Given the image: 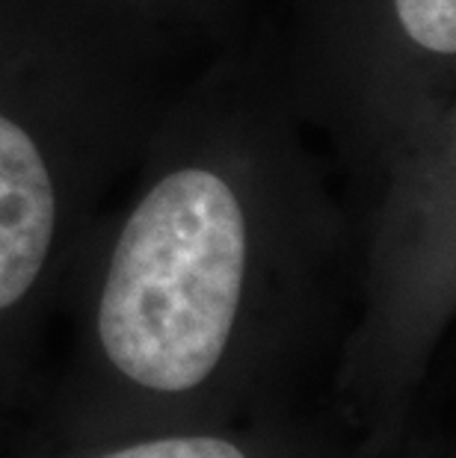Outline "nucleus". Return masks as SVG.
<instances>
[{
    "label": "nucleus",
    "mask_w": 456,
    "mask_h": 458,
    "mask_svg": "<svg viewBox=\"0 0 456 458\" xmlns=\"http://www.w3.org/2000/svg\"><path fill=\"white\" fill-rule=\"evenodd\" d=\"M255 281V233L235 187L205 165L163 174L125 219L95 293L107 396L56 444L228 426L219 391L235 382Z\"/></svg>",
    "instance_id": "nucleus-1"
},
{
    "label": "nucleus",
    "mask_w": 456,
    "mask_h": 458,
    "mask_svg": "<svg viewBox=\"0 0 456 458\" xmlns=\"http://www.w3.org/2000/svg\"><path fill=\"white\" fill-rule=\"evenodd\" d=\"M60 201L39 145L0 113V319L22 314L51 267Z\"/></svg>",
    "instance_id": "nucleus-2"
},
{
    "label": "nucleus",
    "mask_w": 456,
    "mask_h": 458,
    "mask_svg": "<svg viewBox=\"0 0 456 458\" xmlns=\"http://www.w3.org/2000/svg\"><path fill=\"white\" fill-rule=\"evenodd\" d=\"M341 446H323L297 428L258 420L249 426L154 428L45 446V458H332Z\"/></svg>",
    "instance_id": "nucleus-3"
},
{
    "label": "nucleus",
    "mask_w": 456,
    "mask_h": 458,
    "mask_svg": "<svg viewBox=\"0 0 456 458\" xmlns=\"http://www.w3.org/2000/svg\"><path fill=\"white\" fill-rule=\"evenodd\" d=\"M403 33L430 54L456 51V0H394Z\"/></svg>",
    "instance_id": "nucleus-4"
},
{
    "label": "nucleus",
    "mask_w": 456,
    "mask_h": 458,
    "mask_svg": "<svg viewBox=\"0 0 456 458\" xmlns=\"http://www.w3.org/2000/svg\"><path fill=\"white\" fill-rule=\"evenodd\" d=\"M332 458H400V455H397V453H391V455H376V453L358 450V446H353V450H350V446H341V450H338ZM412 458H415V455H412Z\"/></svg>",
    "instance_id": "nucleus-5"
},
{
    "label": "nucleus",
    "mask_w": 456,
    "mask_h": 458,
    "mask_svg": "<svg viewBox=\"0 0 456 458\" xmlns=\"http://www.w3.org/2000/svg\"><path fill=\"white\" fill-rule=\"evenodd\" d=\"M415 458H418V455H415Z\"/></svg>",
    "instance_id": "nucleus-6"
}]
</instances>
